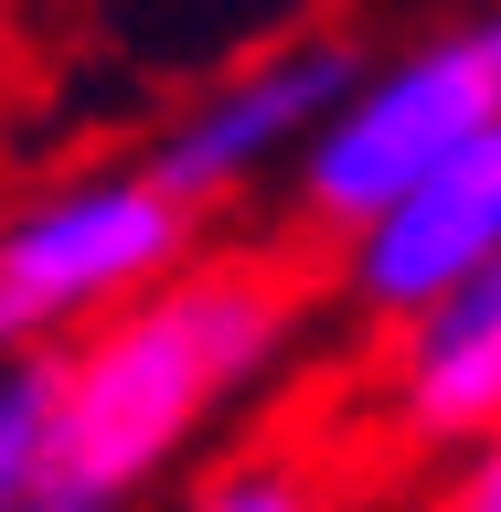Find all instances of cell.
I'll return each mask as SVG.
<instances>
[{"label": "cell", "mask_w": 501, "mask_h": 512, "mask_svg": "<svg viewBox=\"0 0 501 512\" xmlns=\"http://www.w3.org/2000/svg\"><path fill=\"white\" fill-rule=\"evenodd\" d=\"M299 331V278L278 256H182L160 288L118 299L64 342L54 459L11 512H128Z\"/></svg>", "instance_id": "1"}, {"label": "cell", "mask_w": 501, "mask_h": 512, "mask_svg": "<svg viewBox=\"0 0 501 512\" xmlns=\"http://www.w3.org/2000/svg\"><path fill=\"white\" fill-rule=\"evenodd\" d=\"M480 128H501V11L395 54L384 75H363L320 118V139L299 150V224L352 246L395 192H416L448 150H470Z\"/></svg>", "instance_id": "2"}, {"label": "cell", "mask_w": 501, "mask_h": 512, "mask_svg": "<svg viewBox=\"0 0 501 512\" xmlns=\"http://www.w3.org/2000/svg\"><path fill=\"white\" fill-rule=\"evenodd\" d=\"M182 256H203V214L171 203L150 171H86L0 224V352H32L54 331H86L118 299L160 288Z\"/></svg>", "instance_id": "3"}, {"label": "cell", "mask_w": 501, "mask_h": 512, "mask_svg": "<svg viewBox=\"0 0 501 512\" xmlns=\"http://www.w3.org/2000/svg\"><path fill=\"white\" fill-rule=\"evenodd\" d=\"M352 86H363V54H352V43H288V54L246 64V75H224L214 96H192L182 118L150 139L139 171H150L171 203L214 214V203H235L256 171H278L288 150H310L320 118H331Z\"/></svg>", "instance_id": "4"}, {"label": "cell", "mask_w": 501, "mask_h": 512, "mask_svg": "<svg viewBox=\"0 0 501 512\" xmlns=\"http://www.w3.org/2000/svg\"><path fill=\"white\" fill-rule=\"evenodd\" d=\"M501 256V128H480L470 150H448L416 192H395L363 235H352V310L406 331L427 299H448L459 278H480Z\"/></svg>", "instance_id": "5"}, {"label": "cell", "mask_w": 501, "mask_h": 512, "mask_svg": "<svg viewBox=\"0 0 501 512\" xmlns=\"http://www.w3.org/2000/svg\"><path fill=\"white\" fill-rule=\"evenodd\" d=\"M395 427L427 448H470L480 427H501V256L406 320V342H395Z\"/></svg>", "instance_id": "6"}, {"label": "cell", "mask_w": 501, "mask_h": 512, "mask_svg": "<svg viewBox=\"0 0 501 512\" xmlns=\"http://www.w3.org/2000/svg\"><path fill=\"white\" fill-rule=\"evenodd\" d=\"M54 395H64V342L0 352V512L22 502L54 459Z\"/></svg>", "instance_id": "7"}, {"label": "cell", "mask_w": 501, "mask_h": 512, "mask_svg": "<svg viewBox=\"0 0 501 512\" xmlns=\"http://www.w3.org/2000/svg\"><path fill=\"white\" fill-rule=\"evenodd\" d=\"M182 512H320V491L299 470H278V459H246V470H224L214 491H192Z\"/></svg>", "instance_id": "8"}, {"label": "cell", "mask_w": 501, "mask_h": 512, "mask_svg": "<svg viewBox=\"0 0 501 512\" xmlns=\"http://www.w3.org/2000/svg\"><path fill=\"white\" fill-rule=\"evenodd\" d=\"M438 512H501V427L470 438V459H459V480L438 491Z\"/></svg>", "instance_id": "9"}]
</instances>
